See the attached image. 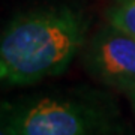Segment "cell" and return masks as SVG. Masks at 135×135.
Here are the masks:
<instances>
[{
    "label": "cell",
    "instance_id": "3",
    "mask_svg": "<svg viewBox=\"0 0 135 135\" xmlns=\"http://www.w3.org/2000/svg\"><path fill=\"white\" fill-rule=\"evenodd\" d=\"M83 66L99 84L128 93L135 89V38L107 23L87 39Z\"/></svg>",
    "mask_w": 135,
    "mask_h": 135
},
{
    "label": "cell",
    "instance_id": "5",
    "mask_svg": "<svg viewBox=\"0 0 135 135\" xmlns=\"http://www.w3.org/2000/svg\"><path fill=\"white\" fill-rule=\"evenodd\" d=\"M0 135H21L18 126L14 120L11 102L2 104V116H0Z\"/></svg>",
    "mask_w": 135,
    "mask_h": 135
},
{
    "label": "cell",
    "instance_id": "1",
    "mask_svg": "<svg viewBox=\"0 0 135 135\" xmlns=\"http://www.w3.org/2000/svg\"><path fill=\"white\" fill-rule=\"evenodd\" d=\"M89 20L68 3L41 6L11 20L0 42V77L30 86L62 75L87 42Z\"/></svg>",
    "mask_w": 135,
    "mask_h": 135
},
{
    "label": "cell",
    "instance_id": "4",
    "mask_svg": "<svg viewBox=\"0 0 135 135\" xmlns=\"http://www.w3.org/2000/svg\"><path fill=\"white\" fill-rule=\"evenodd\" d=\"M105 20L108 24L135 38V0H111L105 11Z\"/></svg>",
    "mask_w": 135,
    "mask_h": 135
},
{
    "label": "cell",
    "instance_id": "6",
    "mask_svg": "<svg viewBox=\"0 0 135 135\" xmlns=\"http://www.w3.org/2000/svg\"><path fill=\"white\" fill-rule=\"evenodd\" d=\"M128 98H129V102H131V105H132V110H134V113H135V89L132 90V92L128 93Z\"/></svg>",
    "mask_w": 135,
    "mask_h": 135
},
{
    "label": "cell",
    "instance_id": "2",
    "mask_svg": "<svg viewBox=\"0 0 135 135\" xmlns=\"http://www.w3.org/2000/svg\"><path fill=\"white\" fill-rule=\"evenodd\" d=\"M11 111L21 135H125L114 101L92 89L27 96Z\"/></svg>",
    "mask_w": 135,
    "mask_h": 135
}]
</instances>
